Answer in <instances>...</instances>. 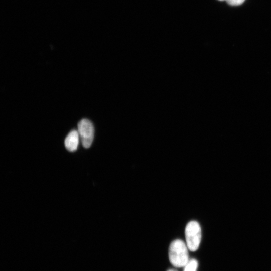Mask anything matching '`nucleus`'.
Segmentation results:
<instances>
[{
	"instance_id": "nucleus-4",
	"label": "nucleus",
	"mask_w": 271,
	"mask_h": 271,
	"mask_svg": "<svg viewBox=\"0 0 271 271\" xmlns=\"http://www.w3.org/2000/svg\"><path fill=\"white\" fill-rule=\"evenodd\" d=\"M80 137L78 131L73 130L70 131L65 139V146L67 150L74 152L77 149Z\"/></svg>"
},
{
	"instance_id": "nucleus-6",
	"label": "nucleus",
	"mask_w": 271,
	"mask_h": 271,
	"mask_svg": "<svg viewBox=\"0 0 271 271\" xmlns=\"http://www.w3.org/2000/svg\"><path fill=\"white\" fill-rule=\"evenodd\" d=\"M226 1L230 5L236 6L241 5L245 0H226Z\"/></svg>"
},
{
	"instance_id": "nucleus-8",
	"label": "nucleus",
	"mask_w": 271,
	"mask_h": 271,
	"mask_svg": "<svg viewBox=\"0 0 271 271\" xmlns=\"http://www.w3.org/2000/svg\"><path fill=\"white\" fill-rule=\"evenodd\" d=\"M218 1H226V0H218Z\"/></svg>"
},
{
	"instance_id": "nucleus-5",
	"label": "nucleus",
	"mask_w": 271,
	"mask_h": 271,
	"mask_svg": "<svg viewBox=\"0 0 271 271\" xmlns=\"http://www.w3.org/2000/svg\"><path fill=\"white\" fill-rule=\"evenodd\" d=\"M198 261L195 259H189L187 264L184 266L183 271H197Z\"/></svg>"
},
{
	"instance_id": "nucleus-2",
	"label": "nucleus",
	"mask_w": 271,
	"mask_h": 271,
	"mask_svg": "<svg viewBox=\"0 0 271 271\" xmlns=\"http://www.w3.org/2000/svg\"><path fill=\"white\" fill-rule=\"evenodd\" d=\"M185 237L187 246L191 251H196L201 240V229L198 222H189L185 228Z\"/></svg>"
},
{
	"instance_id": "nucleus-3",
	"label": "nucleus",
	"mask_w": 271,
	"mask_h": 271,
	"mask_svg": "<svg viewBox=\"0 0 271 271\" xmlns=\"http://www.w3.org/2000/svg\"><path fill=\"white\" fill-rule=\"evenodd\" d=\"M78 132L83 146L89 148L93 142L94 128L92 123L88 119H83L78 124Z\"/></svg>"
},
{
	"instance_id": "nucleus-7",
	"label": "nucleus",
	"mask_w": 271,
	"mask_h": 271,
	"mask_svg": "<svg viewBox=\"0 0 271 271\" xmlns=\"http://www.w3.org/2000/svg\"><path fill=\"white\" fill-rule=\"evenodd\" d=\"M168 271H177V270L175 269H171L168 270Z\"/></svg>"
},
{
	"instance_id": "nucleus-1",
	"label": "nucleus",
	"mask_w": 271,
	"mask_h": 271,
	"mask_svg": "<svg viewBox=\"0 0 271 271\" xmlns=\"http://www.w3.org/2000/svg\"><path fill=\"white\" fill-rule=\"evenodd\" d=\"M188 248L180 239L173 241L169 248V258L171 263L176 267H184L189 260Z\"/></svg>"
}]
</instances>
